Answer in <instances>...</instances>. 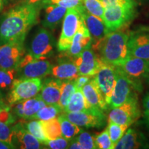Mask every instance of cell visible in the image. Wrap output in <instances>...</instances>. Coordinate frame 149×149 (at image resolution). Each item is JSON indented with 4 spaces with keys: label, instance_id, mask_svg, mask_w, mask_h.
I'll return each instance as SVG.
<instances>
[{
    "label": "cell",
    "instance_id": "cell-37",
    "mask_svg": "<svg viewBox=\"0 0 149 149\" xmlns=\"http://www.w3.org/2000/svg\"><path fill=\"white\" fill-rule=\"evenodd\" d=\"M51 3L59 5L66 9L76 8L79 12L85 9L84 0H57V1H52Z\"/></svg>",
    "mask_w": 149,
    "mask_h": 149
},
{
    "label": "cell",
    "instance_id": "cell-50",
    "mask_svg": "<svg viewBox=\"0 0 149 149\" xmlns=\"http://www.w3.org/2000/svg\"><path fill=\"white\" fill-rule=\"evenodd\" d=\"M148 64H149V60H148Z\"/></svg>",
    "mask_w": 149,
    "mask_h": 149
},
{
    "label": "cell",
    "instance_id": "cell-15",
    "mask_svg": "<svg viewBox=\"0 0 149 149\" xmlns=\"http://www.w3.org/2000/svg\"><path fill=\"white\" fill-rule=\"evenodd\" d=\"M91 43H92V38L91 34L81 16L79 29L72 39L70 47L66 51V54L70 57H76L86 48L90 47Z\"/></svg>",
    "mask_w": 149,
    "mask_h": 149
},
{
    "label": "cell",
    "instance_id": "cell-4",
    "mask_svg": "<svg viewBox=\"0 0 149 149\" xmlns=\"http://www.w3.org/2000/svg\"><path fill=\"white\" fill-rule=\"evenodd\" d=\"M52 65L46 59H38L29 53L16 67L18 78H42L51 73Z\"/></svg>",
    "mask_w": 149,
    "mask_h": 149
},
{
    "label": "cell",
    "instance_id": "cell-42",
    "mask_svg": "<svg viewBox=\"0 0 149 149\" xmlns=\"http://www.w3.org/2000/svg\"><path fill=\"white\" fill-rule=\"evenodd\" d=\"M143 107L144 110L145 120L149 124V93H147L143 100Z\"/></svg>",
    "mask_w": 149,
    "mask_h": 149
},
{
    "label": "cell",
    "instance_id": "cell-27",
    "mask_svg": "<svg viewBox=\"0 0 149 149\" xmlns=\"http://www.w3.org/2000/svg\"><path fill=\"white\" fill-rule=\"evenodd\" d=\"M61 126V136L65 139H71L79 134L81 131L80 126L76 125L67 118L64 114L59 115L57 117Z\"/></svg>",
    "mask_w": 149,
    "mask_h": 149
},
{
    "label": "cell",
    "instance_id": "cell-25",
    "mask_svg": "<svg viewBox=\"0 0 149 149\" xmlns=\"http://www.w3.org/2000/svg\"><path fill=\"white\" fill-rule=\"evenodd\" d=\"M46 106L45 102L42 100L39 94L34 97L24 100L23 107V120H31L41 109Z\"/></svg>",
    "mask_w": 149,
    "mask_h": 149
},
{
    "label": "cell",
    "instance_id": "cell-3",
    "mask_svg": "<svg viewBox=\"0 0 149 149\" xmlns=\"http://www.w3.org/2000/svg\"><path fill=\"white\" fill-rule=\"evenodd\" d=\"M42 84V78H16L10 88L7 101L11 105L34 97L40 93Z\"/></svg>",
    "mask_w": 149,
    "mask_h": 149
},
{
    "label": "cell",
    "instance_id": "cell-8",
    "mask_svg": "<svg viewBox=\"0 0 149 149\" xmlns=\"http://www.w3.org/2000/svg\"><path fill=\"white\" fill-rule=\"evenodd\" d=\"M24 40L22 39L0 45V68H16L25 53Z\"/></svg>",
    "mask_w": 149,
    "mask_h": 149
},
{
    "label": "cell",
    "instance_id": "cell-35",
    "mask_svg": "<svg viewBox=\"0 0 149 149\" xmlns=\"http://www.w3.org/2000/svg\"><path fill=\"white\" fill-rule=\"evenodd\" d=\"M95 142L96 148L100 149H113L114 145L112 142L111 137H110L107 128L99 133L95 137Z\"/></svg>",
    "mask_w": 149,
    "mask_h": 149
},
{
    "label": "cell",
    "instance_id": "cell-6",
    "mask_svg": "<svg viewBox=\"0 0 149 149\" xmlns=\"http://www.w3.org/2000/svg\"><path fill=\"white\" fill-rule=\"evenodd\" d=\"M135 3L104 8L103 22L110 32L120 29L133 17Z\"/></svg>",
    "mask_w": 149,
    "mask_h": 149
},
{
    "label": "cell",
    "instance_id": "cell-30",
    "mask_svg": "<svg viewBox=\"0 0 149 149\" xmlns=\"http://www.w3.org/2000/svg\"><path fill=\"white\" fill-rule=\"evenodd\" d=\"M61 111L59 104H51L46 105L42 109H41L37 113L33 116L31 120H49L52 119L56 118L60 114Z\"/></svg>",
    "mask_w": 149,
    "mask_h": 149
},
{
    "label": "cell",
    "instance_id": "cell-12",
    "mask_svg": "<svg viewBox=\"0 0 149 149\" xmlns=\"http://www.w3.org/2000/svg\"><path fill=\"white\" fill-rule=\"evenodd\" d=\"M100 58L97 57L90 47L86 48L79 55L74 57L73 62L78 68L79 75L94 77L102 64Z\"/></svg>",
    "mask_w": 149,
    "mask_h": 149
},
{
    "label": "cell",
    "instance_id": "cell-5",
    "mask_svg": "<svg viewBox=\"0 0 149 149\" xmlns=\"http://www.w3.org/2000/svg\"><path fill=\"white\" fill-rule=\"evenodd\" d=\"M81 15L76 8H68L63 19L62 29L57 48L59 51H66L71 45L72 39L79 29Z\"/></svg>",
    "mask_w": 149,
    "mask_h": 149
},
{
    "label": "cell",
    "instance_id": "cell-48",
    "mask_svg": "<svg viewBox=\"0 0 149 149\" xmlns=\"http://www.w3.org/2000/svg\"><path fill=\"white\" fill-rule=\"evenodd\" d=\"M1 100H2V97H1V95L0 94V103H1V102H1Z\"/></svg>",
    "mask_w": 149,
    "mask_h": 149
},
{
    "label": "cell",
    "instance_id": "cell-7",
    "mask_svg": "<svg viewBox=\"0 0 149 149\" xmlns=\"http://www.w3.org/2000/svg\"><path fill=\"white\" fill-rule=\"evenodd\" d=\"M140 111L137 105V97L132 95L124 104L113 108L109 115V120L121 125L130 126L138 119Z\"/></svg>",
    "mask_w": 149,
    "mask_h": 149
},
{
    "label": "cell",
    "instance_id": "cell-21",
    "mask_svg": "<svg viewBox=\"0 0 149 149\" xmlns=\"http://www.w3.org/2000/svg\"><path fill=\"white\" fill-rule=\"evenodd\" d=\"M10 110V107L6 106L0 112V140L14 146L13 126L12 124H14L15 120Z\"/></svg>",
    "mask_w": 149,
    "mask_h": 149
},
{
    "label": "cell",
    "instance_id": "cell-11",
    "mask_svg": "<svg viewBox=\"0 0 149 149\" xmlns=\"http://www.w3.org/2000/svg\"><path fill=\"white\" fill-rule=\"evenodd\" d=\"M93 79L103 94L108 105H109L116 82V66L102 61L100 69Z\"/></svg>",
    "mask_w": 149,
    "mask_h": 149
},
{
    "label": "cell",
    "instance_id": "cell-41",
    "mask_svg": "<svg viewBox=\"0 0 149 149\" xmlns=\"http://www.w3.org/2000/svg\"><path fill=\"white\" fill-rule=\"evenodd\" d=\"M91 77L85 75H79L77 79L74 80V84H75L76 89L77 88H82V87L87 83L89 82L91 80Z\"/></svg>",
    "mask_w": 149,
    "mask_h": 149
},
{
    "label": "cell",
    "instance_id": "cell-23",
    "mask_svg": "<svg viewBox=\"0 0 149 149\" xmlns=\"http://www.w3.org/2000/svg\"><path fill=\"white\" fill-rule=\"evenodd\" d=\"M102 112L93 109L87 103L81 88H77L70 99L69 103L64 113H75V112Z\"/></svg>",
    "mask_w": 149,
    "mask_h": 149
},
{
    "label": "cell",
    "instance_id": "cell-44",
    "mask_svg": "<svg viewBox=\"0 0 149 149\" xmlns=\"http://www.w3.org/2000/svg\"><path fill=\"white\" fill-rule=\"evenodd\" d=\"M15 148L14 146L9 143L5 142V141L0 140V149H13Z\"/></svg>",
    "mask_w": 149,
    "mask_h": 149
},
{
    "label": "cell",
    "instance_id": "cell-14",
    "mask_svg": "<svg viewBox=\"0 0 149 149\" xmlns=\"http://www.w3.org/2000/svg\"><path fill=\"white\" fill-rule=\"evenodd\" d=\"M67 118L76 125L86 128H97L103 125V112H75L64 113Z\"/></svg>",
    "mask_w": 149,
    "mask_h": 149
},
{
    "label": "cell",
    "instance_id": "cell-2",
    "mask_svg": "<svg viewBox=\"0 0 149 149\" xmlns=\"http://www.w3.org/2000/svg\"><path fill=\"white\" fill-rule=\"evenodd\" d=\"M129 36L123 31H111L104 37L95 50L100 52V59L104 62L119 66L125 60L128 53Z\"/></svg>",
    "mask_w": 149,
    "mask_h": 149
},
{
    "label": "cell",
    "instance_id": "cell-46",
    "mask_svg": "<svg viewBox=\"0 0 149 149\" xmlns=\"http://www.w3.org/2000/svg\"><path fill=\"white\" fill-rule=\"evenodd\" d=\"M5 107H6V105H3V104H2V102H1V103H0V112L1 111V110H2Z\"/></svg>",
    "mask_w": 149,
    "mask_h": 149
},
{
    "label": "cell",
    "instance_id": "cell-10",
    "mask_svg": "<svg viewBox=\"0 0 149 149\" xmlns=\"http://www.w3.org/2000/svg\"><path fill=\"white\" fill-rule=\"evenodd\" d=\"M54 37L47 29L41 28L35 35L29 48V54L38 59H46L53 53Z\"/></svg>",
    "mask_w": 149,
    "mask_h": 149
},
{
    "label": "cell",
    "instance_id": "cell-31",
    "mask_svg": "<svg viewBox=\"0 0 149 149\" xmlns=\"http://www.w3.org/2000/svg\"><path fill=\"white\" fill-rule=\"evenodd\" d=\"M22 124L30 133L32 134L40 141L41 144L46 145V142L48 141V139L43 130L40 120H34L29 122H22Z\"/></svg>",
    "mask_w": 149,
    "mask_h": 149
},
{
    "label": "cell",
    "instance_id": "cell-29",
    "mask_svg": "<svg viewBox=\"0 0 149 149\" xmlns=\"http://www.w3.org/2000/svg\"><path fill=\"white\" fill-rule=\"evenodd\" d=\"M40 121L42 123L43 130L48 140H51V139H55L62 137L60 124L57 117L49 120Z\"/></svg>",
    "mask_w": 149,
    "mask_h": 149
},
{
    "label": "cell",
    "instance_id": "cell-16",
    "mask_svg": "<svg viewBox=\"0 0 149 149\" xmlns=\"http://www.w3.org/2000/svg\"><path fill=\"white\" fill-rule=\"evenodd\" d=\"M118 67L131 79H137L149 74L148 60L130 55Z\"/></svg>",
    "mask_w": 149,
    "mask_h": 149
},
{
    "label": "cell",
    "instance_id": "cell-24",
    "mask_svg": "<svg viewBox=\"0 0 149 149\" xmlns=\"http://www.w3.org/2000/svg\"><path fill=\"white\" fill-rule=\"evenodd\" d=\"M51 74L60 80H74L79 76L77 66L74 62L69 61L59 63L53 66Z\"/></svg>",
    "mask_w": 149,
    "mask_h": 149
},
{
    "label": "cell",
    "instance_id": "cell-45",
    "mask_svg": "<svg viewBox=\"0 0 149 149\" xmlns=\"http://www.w3.org/2000/svg\"><path fill=\"white\" fill-rule=\"evenodd\" d=\"M3 6V0H0V11L2 10Z\"/></svg>",
    "mask_w": 149,
    "mask_h": 149
},
{
    "label": "cell",
    "instance_id": "cell-36",
    "mask_svg": "<svg viewBox=\"0 0 149 149\" xmlns=\"http://www.w3.org/2000/svg\"><path fill=\"white\" fill-rule=\"evenodd\" d=\"M76 139L79 141L83 149L97 148L95 142V137H93L88 132L81 130Z\"/></svg>",
    "mask_w": 149,
    "mask_h": 149
},
{
    "label": "cell",
    "instance_id": "cell-39",
    "mask_svg": "<svg viewBox=\"0 0 149 149\" xmlns=\"http://www.w3.org/2000/svg\"><path fill=\"white\" fill-rule=\"evenodd\" d=\"M104 8L117 6H124L126 4L135 3L133 0H100Z\"/></svg>",
    "mask_w": 149,
    "mask_h": 149
},
{
    "label": "cell",
    "instance_id": "cell-22",
    "mask_svg": "<svg viewBox=\"0 0 149 149\" xmlns=\"http://www.w3.org/2000/svg\"><path fill=\"white\" fill-rule=\"evenodd\" d=\"M67 11L64 7L53 3H48L46 6L45 16L42 22L44 28L54 30L62 21Z\"/></svg>",
    "mask_w": 149,
    "mask_h": 149
},
{
    "label": "cell",
    "instance_id": "cell-47",
    "mask_svg": "<svg viewBox=\"0 0 149 149\" xmlns=\"http://www.w3.org/2000/svg\"><path fill=\"white\" fill-rule=\"evenodd\" d=\"M14 1V0H3V3H7L10 2V1Z\"/></svg>",
    "mask_w": 149,
    "mask_h": 149
},
{
    "label": "cell",
    "instance_id": "cell-32",
    "mask_svg": "<svg viewBox=\"0 0 149 149\" xmlns=\"http://www.w3.org/2000/svg\"><path fill=\"white\" fill-rule=\"evenodd\" d=\"M128 127L129 126L127 125H121V124H118L117 123L109 120L107 130L112 142L114 145V148L115 144L118 142L121 137L124 135V134L125 133L126 130L128 129Z\"/></svg>",
    "mask_w": 149,
    "mask_h": 149
},
{
    "label": "cell",
    "instance_id": "cell-19",
    "mask_svg": "<svg viewBox=\"0 0 149 149\" xmlns=\"http://www.w3.org/2000/svg\"><path fill=\"white\" fill-rule=\"evenodd\" d=\"M128 48L129 55L149 60V33L137 34L129 37Z\"/></svg>",
    "mask_w": 149,
    "mask_h": 149
},
{
    "label": "cell",
    "instance_id": "cell-26",
    "mask_svg": "<svg viewBox=\"0 0 149 149\" xmlns=\"http://www.w3.org/2000/svg\"><path fill=\"white\" fill-rule=\"evenodd\" d=\"M140 146L141 143L139 140L138 133L134 129L129 128L115 144V148L135 149L139 148Z\"/></svg>",
    "mask_w": 149,
    "mask_h": 149
},
{
    "label": "cell",
    "instance_id": "cell-17",
    "mask_svg": "<svg viewBox=\"0 0 149 149\" xmlns=\"http://www.w3.org/2000/svg\"><path fill=\"white\" fill-rule=\"evenodd\" d=\"M13 145L15 148L37 149L42 148L41 143L35 136L24 128L22 122L13 126Z\"/></svg>",
    "mask_w": 149,
    "mask_h": 149
},
{
    "label": "cell",
    "instance_id": "cell-34",
    "mask_svg": "<svg viewBox=\"0 0 149 149\" xmlns=\"http://www.w3.org/2000/svg\"><path fill=\"white\" fill-rule=\"evenodd\" d=\"M84 5L89 13L103 20L104 8L100 0H84Z\"/></svg>",
    "mask_w": 149,
    "mask_h": 149
},
{
    "label": "cell",
    "instance_id": "cell-28",
    "mask_svg": "<svg viewBox=\"0 0 149 149\" xmlns=\"http://www.w3.org/2000/svg\"><path fill=\"white\" fill-rule=\"evenodd\" d=\"M75 90L76 87L74 80H64V81H62L61 86L60 98L58 103L62 111H64V110L68 106L70 99Z\"/></svg>",
    "mask_w": 149,
    "mask_h": 149
},
{
    "label": "cell",
    "instance_id": "cell-9",
    "mask_svg": "<svg viewBox=\"0 0 149 149\" xmlns=\"http://www.w3.org/2000/svg\"><path fill=\"white\" fill-rule=\"evenodd\" d=\"M135 87L132 79L116 66V82L113 89L109 105L112 109L120 107L132 95V91Z\"/></svg>",
    "mask_w": 149,
    "mask_h": 149
},
{
    "label": "cell",
    "instance_id": "cell-33",
    "mask_svg": "<svg viewBox=\"0 0 149 149\" xmlns=\"http://www.w3.org/2000/svg\"><path fill=\"white\" fill-rule=\"evenodd\" d=\"M17 77V72L16 68L4 69L0 68V88H10Z\"/></svg>",
    "mask_w": 149,
    "mask_h": 149
},
{
    "label": "cell",
    "instance_id": "cell-49",
    "mask_svg": "<svg viewBox=\"0 0 149 149\" xmlns=\"http://www.w3.org/2000/svg\"><path fill=\"white\" fill-rule=\"evenodd\" d=\"M148 83H149V74H148Z\"/></svg>",
    "mask_w": 149,
    "mask_h": 149
},
{
    "label": "cell",
    "instance_id": "cell-18",
    "mask_svg": "<svg viewBox=\"0 0 149 149\" xmlns=\"http://www.w3.org/2000/svg\"><path fill=\"white\" fill-rule=\"evenodd\" d=\"M81 90L87 103L93 109L102 111L107 109L108 104L94 79L84 86Z\"/></svg>",
    "mask_w": 149,
    "mask_h": 149
},
{
    "label": "cell",
    "instance_id": "cell-40",
    "mask_svg": "<svg viewBox=\"0 0 149 149\" xmlns=\"http://www.w3.org/2000/svg\"><path fill=\"white\" fill-rule=\"evenodd\" d=\"M19 4H32L46 6L50 3V0H18Z\"/></svg>",
    "mask_w": 149,
    "mask_h": 149
},
{
    "label": "cell",
    "instance_id": "cell-1",
    "mask_svg": "<svg viewBox=\"0 0 149 149\" xmlns=\"http://www.w3.org/2000/svg\"><path fill=\"white\" fill-rule=\"evenodd\" d=\"M41 6L19 4L3 15L0 20V45L25 39L37 23Z\"/></svg>",
    "mask_w": 149,
    "mask_h": 149
},
{
    "label": "cell",
    "instance_id": "cell-38",
    "mask_svg": "<svg viewBox=\"0 0 149 149\" xmlns=\"http://www.w3.org/2000/svg\"><path fill=\"white\" fill-rule=\"evenodd\" d=\"M46 145L48 146V148L52 149L68 148L69 141H68V139H65L63 137H60L55 139L48 140Z\"/></svg>",
    "mask_w": 149,
    "mask_h": 149
},
{
    "label": "cell",
    "instance_id": "cell-20",
    "mask_svg": "<svg viewBox=\"0 0 149 149\" xmlns=\"http://www.w3.org/2000/svg\"><path fill=\"white\" fill-rule=\"evenodd\" d=\"M62 80L59 79H47L42 84L39 95L46 105L58 104L61 94Z\"/></svg>",
    "mask_w": 149,
    "mask_h": 149
},
{
    "label": "cell",
    "instance_id": "cell-13",
    "mask_svg": "<svg viewBox=\"0 0 149 149\" xmlns=\"http://www.w3.org/2000/svg\"><path fill=\"white\" fill-rule=\"evenodd\" d=\"M79 13L82 16L86 26L91 34L93 48L96 49L100 43L109 34L110 31L106 26L103 20L90 14L86 8Z\"/></svg>",
    "mask_w": 149,
    "mask_h": 149
},
{
    "label": "cell",
    "instance_id": "cell-43",
    "mask_svg": "<svg viewBox=\"0 0 149 149\" xmlns=\"http://www.w3.org/2000/svg\"><path fill=\"white\" fill-rule=\"evenodd\" d=\"M68 148H72V149H83L82 146H81V144H79V142L78 141L76 138L74 139H72L71 141V143L68 146Z\"/></svg>",
    "mask_w": 149,
    "mask_h": 149
}]
</instances>
